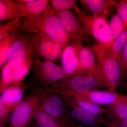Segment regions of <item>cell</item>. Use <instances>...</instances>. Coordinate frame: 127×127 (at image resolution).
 <instances>
[{
	"label": "cell",
	"mask_w": 127,
	"mask_h": 127,
	"mask_svg": "<svg viewBox=\"0 0 127 127\" xmlns=\"http://www.w3.org/2000/svg\"><path fill=\"white\" fill-rule=\"evenodd\" d=\"M20 31L28 33H43L64 46H66L70 42V37L52 7L40 15L24 18Z\"/></svg>",
	"instance_id": "6da1fadb"
},
{
	"label": "cell",
	"mask_w": 127,
	"mask_h": 127,
	"mask_svg": "<svg viewBox=\"0 0 127 127\" xmlns=\"http://www.w3.org/2000/svg\"><path fill=\"white\" fill-rule=\"evenodd\" d=\"M91 48L96 55L98 70L108 88V91L116 92L121 79L118 59L109 53L106 46L96 44Z\"/></svg>",
	"instance_id": "7a4b0ae2"
},
{
	"label": "cell",
	"mask_w": 127,
	"mask_h": 127,
	"mask_svg": "<svg viewBox=\"0 0 127 127\" xmlns=\"http://www.w3.org/2000/svg\"><path fill=\"white\" fill-rule=\"evenodd\" d=\"M74 10L85 30L94 38L97 44L108 45L112 42L109 22L106 16L89 15L77 6Z\"/></svg>",
	"instance_id": "3957f363"
},
{
	"label": "cell",
	"mask_w": 127,
	"mask_h": 127,
	"mask_svg": "<svg viewBox=\"0 0 127 127\" xmlns=\"http://www.w3.org/2000/svg\"><path fill=\"white\" fill-rule=\"evenodd\" d=\"M51 88L81 92L103 89L108 88L99 73L77 75L58 82Z\"/></svg>",
	"instance_id": "277c9868"
},
{
	"label": "cell",
	"mask_w": 127,
	"mask_h": 127,
	"mask_svg": "<svg viewBox=\"0 0 127 127\" xmlns=\"http://www.w3.org/2000/svg\"><path fill=\"white\" fill-rule=\"evenodd\" d=\"M27 57L36 58L31 33L19 31L9 50L6 64L15 70L22 65Z\"/></svg>",
	"instance_id": "5b68a950"
},
{
	"label": "cell",
	"mask_w": 127,
	"mask_h": 127,
	"mask_svg": "<svg viewBox=\"0 0 127 127\" xmlns=\"http://www.w3.org/2000/svg\"><path fill=\"white\" fill-rule=\"evenodd\" d=\"M32 69L35 81L44 87L50 86L48 87H51L58 81L69 78L62 67L51 61L35 59L32 63Z\"/></svg>",
	"instance_id": "8992f818"
},
{
	"label": "cell",
	"mask_w": 127,
	"mask_h": 127,
	"mask_svg": "<svg viewBox=\"0 0 127 127\" xmlns=\"http://www.w3.org/2000/svg\"><path fill=\"white\" fill-rule=\"evenodd\" d=\"M40 103L35 95H28L13 111L8 127H28L34 119Z\"/></svg>",
	"instance_id": "52a82bcc"
},
{
	"label": "cell",
	"mask_w": 127,
	"mask_h": 127,
	"mask_svg": "<svg viewBox=\"0 0 127 127\" xmlns=\"http://www.w3.org/2000/svg\"><path fill=\"white\" fill-rule=\"evenodd\" d=\"M31 35L36 59L41 57L52 62L61 57L66 46L56 43L43 33H31Z\"/></svg>",
	"instance_id": "ba28073f"
},
{
	"label": "cell",
	"mask_w": 127,
	"mask_h": 127,
	"mask_svg": "<svg viewBox=\"0 0 127 127\" xmlns=\"http://www.w3.org/2000/svg\"><path fill=\"white\" fill-rule=\"evenodd\" d=\"M57 17L70 37L71 42L89 41L91 36L87 33L77 17L71 11H56Z\"/></svg>",
	"instance_id": "9c48e42d"
},
{
	"label": "cell",
	"mask_w": 127,
	"mask_h": 127,
	"mask_svg": "<svg viewBox=\"0 0 127 127\" xmlns=\"http://www.w3.org/2000/svg\"><path fill=\"white\" fill-rule=\"evenodd\" d=\"M60 95V94H59ZM69 110L73 119L77 120L87 127H102L103 118L77 106L70 98L60 95Z\"/></svg>",
	"instance_id": "30bf717a"
},
{
	"label": "cell",
	"mask_w": 127,
	"mask_h": 127,
	"mask_svg": "<svg viewBox=\"0 0 127 127\" xmlns=\"http://www.w3.org/2000/svg\"><path fill=\"white\" fill-rule=\"evenodd\" d=\"M69 43L75 46L79 59V70L77 75L99 73L96 55L91 48L84 46L83 42Z\"/></svg>",
	"instance_id": "8fae6325"
},
{
	"label": "cell",
	"mask_w": 127,
	"mask_h": 127,
	"mask_svg": "<svg viewBox=\"0 0 127 127\" xmlns=\"http://www.w3.org/2000/svg\"><path fill=\"white\" fill-rule=\"evenodd\" d=\"M75 92L82 95L94 103L100 106H109L118 102L127 103V95L119 94L116 92H112L107 90H94Z\"/></svg>",
	"instance_id": "7c38bea8"
},
{
	"label": "cell",
	"mask_w": 127,
	"mask_h": 127,
	"mask_svg": "<svg viewBox=\"0 0 127 127\" xmlns=\"http://www.w3.org/2000/svg\"><path fill=\"white\" fill-rule=\"evenodd\" d=\"M43 88L70 98L78 106L98 116L108 114L107 109L94 103L77 93L72 91L55 89L47 87H44Z\"/></svg>",
	"instance_id": "4fadbf2b"
},
{
	"label": "cell",
	"mask_w": 127,
	"mask_h": 127,
	"mask_svg": "<svg viewBox=\"0 0 127 127\" xmlns=\"http://www.w3.org/2000/svg\"><path fill=\"white\" fill-rule=\"evenodd\" d=\"M17 5L18 14L17 18L33 17L44 13L52 7L50 0H34L32 2H23L18 0H14Z\"/></svg>",
	"instance_id": "5bb4252c"
},
{
	"label": "cell",
	"mask_w": 127,
	"mask_h": 127,
	"mask_svg": "<svg viewBox=\"0 0 127 127\" xmlns=\"http://www.w3.org/2000/svg\"><path fill=\"white\" fill-rule=\"evenodd\" d=\"M79 1L84 9L93 15L111 17L114 14L118 3L114 0H80Z\"/></svg>",
	"instance_id": "9a60e30c"
},
{
	"label": "cell",
	"mask_w": 127,
	"mask_h": 127,
	"mask_svg": "<svg viewBox=\"0 0 127 127\" xmlns=\"http://www.w3.org/2000/svg\"><path fill=\"white\" fill-rule=\"evenodd\" d=\"M62 68L69 78L78 75L79 62L76 47L69 43L64 51L61 57Z\"/></svg>",
	"instance_id": "2e32d148"
},
{
	"label": "cell",
	"mask_w": 127,
	"mask_h": 127,
	"mask_svg": "<svg viewBox=\"0 0 127 127\" xmlns=\"http://www.w3.org/2000/svg\"><path fill=\"white\" fill-rule=\"evenodd\" d=\"M38 98L41 107L46 112L58 119L67 127H71L75 123L69 112L62 109L51 102L42 96L36 93L32 94Z\"/></svg>",
	"instance_id": "e0dca14e"
},
{
	"label": "cell",
	"mask_w": 127,
	"mask_h": 127,
	"mask_svg": "<svg viewBox=\"0 0 127 127\" xmlns=\"http://www.w3.org/2000/svg\"><path fill=\"white\" fill-rule=\"evenodd\" d=\"M29 88L27 84H12L1 93L0 98L8 104L17 106L23 100L25 91Z\"/></svg>",
	"instance_id": "ac0fdd59"
},
{
	"label": "cell",
	"mask_w": 127,
	"mask_h": 127,
	"mask_svg": "<svg viewBox=\"0 0 127 127\" xmlns=\"http://www.w3.org/2000/svg\"><path fill=\"white\" fill-rule=\"evenodd\" d=\"M34 119L37 127H67L61 121L46 112L40 105Z\"/></svg>",
	"instance_id": "d6986e66"
},
{
	"label": "cell",
	"mask_w": 127,
	"mask_h": 127,
	"mask_svg": "<svg viewBox=\"0 0 127 127\" xmlns=\"http://www.w3.org/2000/svg\"><path fill=\"white\" fill-rule=\"evenodd\" d=\"M18 9L14 0H0V21L6 22L17 17Z\"/></svg>",
	"instance_id": "ffe728a7"
},
{
	"label": "cell",
	"mask_w": 127,
	"mask_h": 127,
	"mask_svg": "<svg viewBox=\"0 0 127 127\" xmlns=\"http://www.w3.org/2000/svg\"><path fill=\"white\" fill-rule=\"evenodd\" d=\"M17 34V32L10 33L0 40V66L1 68L3 67L7 63L8 53L15 40Z\"/></svg>",
	"instance_id": "44dd1931"
},
{
	"label": "cell",
	"mask_w": 127,
	"mask_h": 127,
	"mask_svg": "<svg viewBox=\"0 0 127 127\" xmlns=\"http://www.w3.org/2000/svg\"><path fill=\"white\" fill-rule=\"evenodd\" d=\"M127 42V27L108 45H106L111 55L118 59L124 47Z\"/></svg>",
	"instance_id": "7402d4cb"
},
{
	"label": "cell",
	"mask_w": 127,
	"mask_h": 127,
	"mask_svg": "<svg viewBox=\"0 0 127 127\" xmlns=\"http://www.w3.org/2000/svg\"><path fill=\"white\" fill-rule=\"evenodd\" d=\"M24 18H16L11 20L1 23L0 25V40L7 34L20 31Z\"/></svg>",
	"instance_id": "603a6c76"
},
{
	"label": "cell",
	"mask_w": 127,
	"mask_h": 127,
	"mask_svg": "<svg viewBox=\"0 0 127 127\" xmlns=\"http://www.w3.org/2000/svg\"><path fill=\"white\" fill-rule=\"evenodd\" d=\"M34 60L32 58H27L23 63L15 69L12 84L21 83L29 73Z\"/></svg>",
	"instance_id": "cb8c5ba5"
},
{
	"label": "cell",
	"mask_w": 127,
	"mask_h": 127,
	"mask_svg": "<svg viewBox=\"0 0 127 127\" xmlns=\"http://www.w3.org/2000/svg\"><path fill=\"white\" fill-rule=\"evenodd\" d=\"M108 116L121 119H127V103H117L109 105L107 109Z\"/></svg>",
	"instance_id": "d4e9b609"
},
{
	"label": "cell",
	"mask_w": 127,
	"mask_h": 127,
	"mask_svg": "<svg viewBox=\"0 0 127 127\" xmlns=\"http://www.w3.org/2000/svg\"><path fill=\"white\" fill-rule=\"evenodd\" d=\"M15 70L9 67L7 64L3 66L0 82V91L1 93L12 85Z\"/></svg>",
	"instance_id": "484cf974"
},
{
	"label": "cell",
	"mask_w": 127,
	"mask_h": 127,
	"mask_svg": "<svg viewBox=\"0 0 127 127\" xmlns=\"http://www.w3.org/2000/svg\"><path fill=\"white\" fill-rule=\"evenodd\" d=\"M109 26L113 41L124 30V22L116 13L111 17Z\"/></svg>",
	"instance_id": "4316f807"
},
{
	"label": "cell",
	"mask_w": 127,
	"mask_h": 127,
	"mask_svg": "<svg viewBox=\"0 0 127 127\" xmlns=\"http://www.w3.org/2000/svg\"><path fill=\"white\" fill-rule=\"evenodd\" d=\"M50 2L56 11H71L77 6L76 0H51Z\"/></svg>",
	"instance_id": "83f0119b"
},
{
	"label": "cell",
	"mask_w": 127,
	"mask_h": 127,
	"mask_svg": "<svg viewBox=\"0 0 127 127\" xmlns=\"http://www.w3.org/2000/svg\"><path fill=\"white\" fill-rule=\"evenodd\" d=\"M118 61L121 70V82L119 86H121L127 77V42L124 47Z\"/></svg>",
	"instance_id": "f1b7e54d"
},
{
	"label": "cell",
	"mask_w": 127,
	"mask_h": 127,
	"mask_svg": "<svg viewBox=\"0 0 127 127\" xmlns=\"http://www.w3.org/2000/svg\"><path fill=\"white\" fill-rule=\"evenodd\" d=\"M17 106L8 104L0 98V125L5 127L6 122L9 114L14 111Z\"/></svg>",
	"instance_id": "f546056e"
},
{
	"label": "cell",
	"mask_w": 127,
	"mask_h": 127,
	"mask_svg": "<svg viewBox=\"0 0 127 127\" xmlns=\"http://www.w3.org/2000/svg\"><path fill=\"white\" fill-rule=\"evenodd\" d=\"M117 13L124 22V29L127 27V0H121L116 6Z\"/></svg>",
	"instance_id": "4dcf8cb0"
},
{
	"label": "cell",
	"mask_w": 127,
	"mask_h": 127,
	"mask_svg": "<svg viewBox=\"0 0 127 127\" xmlns=\"http://www.w3.org/2000/svg\"><path fill=\"white\" fill-rule=\"evenodd\" d=\"M107 119L120 127H127V119L121 120L108 116Z\"/></svg>",
	"instance_id": "1f68e13d"
},
{
	"label": "cell",
	"mask_w": 127,
	"mask_h": 127,
	"mask_svg": "<svg viewBox=\"0 0 127 127\" xmlns=\"http://www.w3.org/2000/svg\"><path fill=\"white\" fill-rule=\"evenodd\" d=\"M102 123L105 127H120L108 119H103Z\"/></svg>",
	"instance_id": "d6a6232c"
},
{
	"label": "cell",
	"mask_w": 127,
	"mask_h": 127,
	"mask_svg": "<svg viewBox=\"0 0 127 127\" xmlns=\"http://www.w3.org/2000/svg\"><path fill=\"white\" fill-rule=\"evenodd\" d=\"M121 86L123 87L124 88V90L125 91V92L127 94V77Z\"/></svg>",
	"instance_id": "836d02e7"
},
{
	"label": "cell",
	"mask_w": 127,
	"mask_h": 127,
	"mask_svg": "<svg viewBox=\"0 0 127 127\" xmlns=\"http://www.w3.org/2000/svg\"><path fill=\"white\" fill-rule=\"evenodd\" d=\"M71 127H87L86 126H84L83 125H79L78 124L75 123L74 125H73Z\"/></svg>",
	"instance_id": "e575fe53"
},
{
	"label": "cell",
	"mask_w": 127,
	"mask_h": 127,
	"mask_svg": "<svg viewBox=\"0 0 127 127\" xmlns=\"http://www.w3.org/2000/svg\"></svg>",
	"instance_id": "d590c367"
}]
</instances>
